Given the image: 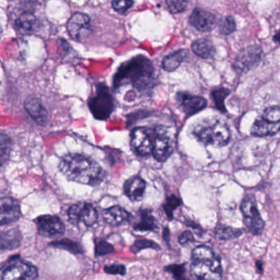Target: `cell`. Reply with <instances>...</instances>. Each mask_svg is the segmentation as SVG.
Returning <instances> with one entry per match:
<instances>
[{
	"label": "cell",
	"instance_id": "1",
	"mask_svg": "<svg viewBox=\"0 0 280 280\" xmlns=\"http://www.w3.org/2000/svg\"><path fill=\"white\" fill-rule=\"evenodd\" d=\"M59 169L68 180L90 186L102 182L105 173L92 159L80 154H68L61 159Z\"/></svg>",
	"mask_w": 280,
	"mask_h": 280
},
{
	"label": "cell",
	"instance_id": "2",
	"mask_svg": "<svg viewBox=\"0 0 280 280\" xmlns=\"http://www.w3.org/2000/svg\"><path fill=\"white\" fill-rule=\"evenodd\" d=\"M190 271L196 280H223L220 257L205 245L197 246L193 249Z\"/></svg>",
	"mask_w": 280,
	"mask_h": 280
},
{
	"label": "cell",
	"instance_id": "3",
	"mask_svg": "<svg viewBox=\"0 0 280 280\" xmlns=\"http://www.w3.org/2000/svg\"><path fill=\"white\" fill-rule=\"evenodd\" d=\"M153 67L147 58L137 57L123 64L114 76V86L131 83L139 89L149 85L153 76Z\"/></svg>",
	"mask_w": 280,
	"mask_h": 280
},
{
	"label": "cell",
	"instance_id": "4",
	"mask_svg": "<svg viewBox=\"0 0 280 280\" xmlns=\"http://www.w3.org/2000/svg\"><path fill=\"white\" fill-rule=\"evenodd\" d=\"M193 134L202 144L218 147H224L231 138L227 123L217 118L202 121L194 129Z\"/></svg>",
	"mask_w": 280,
	"mask_h": 280
},
{
	"label": "cell",
	"instance_id": "5",
	"mask_svg": "<svg viewBox=\"0 0 280 280\" xmlns=\"http://www.w3.org/2000/svg\"><path fill=\"white\" fill-rule=\"evenodd\" d=\"M39 272L34 264L13 257L2 267L1 280H38Z\"/></svg>",
	"mask_w": 280,
	"mask_h": 280
},
{
	"label": "cell",
	"instance_id": "6",
	"mask_svg": "<svg viewBox=\"0 0 280 280\" xmlns=\"http://www.w3.org/2000/svg\"><path fill=\"white\" fill-rule=\"evenodd\" d=\"M280 131V107L271 106L255 120L251 133L255 136H273Z\"/></svg>",
	"mask_w": 280,
	"mask_h": 280
},
{
	"label": "cell",
	"instance_id": "7",
	"mask_svg": "<svg viewBox=\"0 0 280 280\" xmlns=\"http://www.w3.org/2000/svg\"><path fill=\"white\" fill-rule=\"evenodd\" d=\"M240 209L243 216L244 224L249 232L252 235H261L264 230L265 223L260 213L254 195L249 194L244 197Z\"/></svg>",
	"mask_w": 280,
	"mask_h": 280
},
{
	"label": "cell",
	"instance_id": "8",
	"mask_svg": "<svg viewBox=\"0 0 280 280\" xmlns=\"http://www.w3.org/2000/svg\"><path fill=\"white\" fill-rule=\"evenodd\" d=\"M68 217L74 225L78 226L82 223L87 227H92L97 223L98 212L91 203L81 202L69 207Z\"/></svg>",
	"mask_w": 280,
	"mask_h": 280
},
{
	"label": "cell",
	"instance_id": "9",
	"mask_svg": "<svg viewBox=\"0 0 280 280\" xmlns=\"http://www.w3.org/2000/svg\"><path fill=\"white\" fill-rule=\"evenodd\" d=\"M90 109L98 119H105L112 113L113 98L106 87H99L96 95L90 100Z\"/></svg>",
	"mask_w": 280,
	"mask_h": 280
},
{
	"label": "cell",
	"instance_id": "10",
	"mask_svg": "<svg viewBox=\"0 0 280 280\" xmlns=\"http://www.w3.org/2000/svg\"><path fill=\"white\" fill-rule=\"evenodd\" d=\"M39 235L45 238H55L65 233V225L60 218L56 215H40L34 220Z\"/></svg>",
	"mask_w": 280,
	"mask_h": 280
},
{
	"label": "cell",
	"instance_id": "11",
	"mask_svg": "<svg viewBox=\"0 0 280 280\" xmlns=\"http://www.w3.org/2000/svg\"><path fill=\"white\" fill-rule=\"evenodd\" d=\"M67 28L73 39L81 41L91 33V19L84 13H74L68 21Z\"/></svg>",
	"mask_w": 280,
	"mask_h": 280
},
{
	"label": "cell",
	"instance_id": "12",
	"mask_svg": "<svg viewBox=\"0 0 280 280\" xmlns=\"http://www.w3.org/2000/svg\"><path fill=\"white\" fill-rule=\"evenodd\" d=\"M173 153V147L165 129L157 128L153 139L152 155L159 162H165Z\"/></svg>",
	"mask_w": 280,
	"mask_h": 280
},
{
	"label": "cell",
	"instance_id": "13",
	"mask_svg": "<svg viewBox=\"0 0 280 280\" xmlns=\"http://www.w3.org/2000/svg\"><path fill=\"white\" fill-rule=\"evenodd\" d=\"M131 144L134 151L140 156H147L153 151V139L145 128H136L131 132Z\"/></svg>",
	"mask_w": 280,
	"mask_h": 280
},
{
	"label": "cell",
	"instance_id": "14",
	"mask_svg": "<svg viewBox=\"0 0 280 280\" xmlns=\"http://www.w3.org/2000/svg\"><path fill=\"white\" fill-rule=\"evenodd\" d=\"M1 203V226L8 225L17 222L21 217V207L19 202L13 197H3Z\"/></svg>",
	"mask_w": 280,
	"mask_h": 280
},
{
	"label": "cell",
	"instance_id": "15",
	"mask_svg": "<svg viewBox=\"0 0 280 280\" xmlns=\"http://www.w3.org/2000/svg\"><path fill=\"white\" fill-rule=\"evenodd\" d=\"M191 26H194L199 32H206L215 28L216 25V18L215 15L208 11L197 8L189 19Z\"/></svg>",
	"mask_w": 280,
	"mask_h": 280
},
{
	"label": "cell",
	"instance_id": "16",
	"mask_svg": "<svg viewBox=\"0 0 280 280\" xmlns=\"http://www.w3.org/2000/svg\"><path fill=\"white\" fill-rule=\"evenodd\" d=\"M261 48L258 45L246 48L245 50L239 52L233 67L235 69H239L241 71L248 70L249 68H251L261 60Z\"/></svg>",
	"mask_w": 280,
	"mask_h": 280
},
{
	"label": "cell",
	"instance_id": "17",
	"mask_svg": "<svg viewBox=\"0 0 280 280\" xmlns=\"http://www.w3.org/2000/svg\"><path fill=\"white\" fill-rule=\"evenodd\" d=\"M146 182L139 176H135L126 181L123 185V191L126 197L131 202H139L144 197Z\"/></svg>",
	"mask_w": 280,
	"mask_h": 280
},
{
	"label": "cell",
	"instance_id": "18",
	"mask_svg": "<svg viewBox=\"0 0 280 280\" xmlns=\"http://www.w3.org/2000/svg\"><path fill=\"white\" fill-rule=\"evenodd\" d=\"M102 216L105 222L113 227L122 225L131 220L130 213L119 205H114L105 209Z\"/></svg>",
	"mask_w": 280,
	"mask_h": 280
},
{
	"label": "cell",
	"instance_id": "19",
	"mask_svg": "<svg viewBox=\"0 0 280 280\" xmlns=\"http://www.w3.org/2000/svg\"><path fill=\"white\" fill-rule=\"evenodd\" d=\"M132 226L135 230L155 231L158 228L157 220L152 215L151 209H140L134 218Z\"/></svg>",
	"mask_w": 280,
	"mask_h": 280
},
{
	"label": "cell",
	"instance_id": "20",
	"mask_svg": "<svg viewBox=\"0 0 280 280\" xmlns=\"http://www.w3.org/2000/svg\"><path fill=\"white\" fill-rule=\"evenodd\" d=\"M181 105L184 112L188 115H192L198 113L201 110H204L207 106V101L205 98L190 94H181Z\"/></svg>",
	"mask_w": 280,
	"mask_h": 280
},
{
	"label": "cell",
	"instance_id": "21",
	"mask_svg": "<svg viewBox=\"0 0 280 280\" xmlns=\"http://www.w3.org/2000/svg\"><path fill=\"white\" fill-rule=\"evenodd\" d=\"M25 109L31 117L39 124H45L48 118L47 110L37 98H30L25 101Z\"/></svg>",
	"mask_w": 280,
	"mask_h": 280
},
{
	"label": "cell",
	"instance_id": "22",
	"mask_svg": "<svg viewBox=\"0 0 280 280\" xmlns=\"http://www.w3.org/2000/svg\"><path fill=\"white\" fill-rule=\"evenodd\" d=\"M39 26V21L33 13H24L15 22L17 31L22 35L32 34Z\"/></svg>",
	"mask_w": 280,
	"mask_h": 280
},
{
	"label": "cell",
	"instance_id": "23",
	"mask_svg": "<svg viewBox=\"0 0 280 280\" xmlns=\"http://www.w3.org/2000/svg\"><path fill=\"white\" fill-rule=\"evenodd\" d=\"M21 234L19 228H11L1 233V249L13 250L21 246Z\"/></svg>",
	"mask_w": 280,
	"mask_h": 280
},
{
	"label": "cell",
	"instance_id": "24",
	"mask_svg": "<svg viewBox=\"0 0 280 280\" xmlns=\"http://www.w3.org/2000/svg\"><path fill=\"white\" fill-rule=\"evenodd\" d=\"M191 50L195 55L202 58H212L215 54V46L209 39H199L194 41Z\"/></svg>",
	"mask_w": 280,
	"mask_h": 280
},
{
	"label": "cell",
	"instance_id": "25",
	"mask_svg": "<svg viewBox=\"0 0 280 280\" xmlns=\"http://www.w3.org/2000/svg\"><path fill=\"white\" fill-rule=\"evenodd\" d=\"M187 53H188L187 50H182L173 53L172 55H168L167 57H165L163 60V68L165 71H174L184 61L186 57Z\"/></svg>",
	"mask_w": 280,
	"mask_h": 280
},
{
	"label": "cell",
	"instance_id": "26",
	"mask_svg": "<svg viewBox=\"0 0 280 280\" xmlns=\"http://www.w3.org/2000/svg\"><path fill=\"white\" fill-rule=\"evenodd\" d=\"M243 231L240 228H233L230 226L219 225L215 230V238L221 241H228L238 239L243 235Z\"/></svg>",
	"mask_w": 280,
	"mask_h": 280
},
{
	"label": "cell",
	"instance_id": "27",
	"mask_svg": "<svg viewBox=\"0 0 280 280\" xmlns=\"http://www.w3.org/2000/svg\"><path fill=\"white\" fill-rule=\"evenodd\" d=\"M229 94H230V91L224 87L214 90L211 93V97H212L213 101L215 102V106L218 110L222 111L223 113L227 112V110L224 106V100Z\"/></svg>",
	"mask_w": 280,
	"mask_h": 280
},
{
	"label": "cell",
	"instance_id": "28",
	"mask_svg": "<svg viewBox=\"0 0 280 280\" xmlns=\"http://www.w3.org/2000/svg\"><path fill=\"white\" fill-rule=\"evenodd\" d=\"M182 204L180 198L176 197L174 195L169 196L166 198V202L164 204V209L167 215L168 220H172L173 219V211Z\"/></svg>",
	"mask_w": 280,
	"mask_h": 280
},
{
	"label": "cell",
	"instance_id": "29",
	"mask_svg": "<svg viewBox=\"0 0 280 280\" xmlns=\"http://www.w3.org/2000/svg\"><path fill=\"white\" fill-rule=\"evenodd\" d=\"M50 245L55 246V247L63 248L64 250H67V251H71L74 254H80L83 251L78 244L74 243V242L70 241L68 239H63L60 242H55V243H53Z\"/></svg>",
	"mask_w": 280,
	"mask_h": 280
},
{
	"label": "cell",
	"instance_id": "30",
	"mask_svg": "<svg viewBox=\"0 0 280 280\" xmlns=\"http://www.w3.org/2000/svg\"><path fill=\"white\" fill-rule=\"evenodd\" d=\"M148 248L154 249V250H160V246L155 242L147 240V239H138L131 246V251L136 254V253L142 251L143 249Z\"/></svg>",
	"mask_w": 280,
	"mask_h": 280
},
{
	"label": "cell",
	"instance_id": "31",
	"mask_svg": "<svg viewBox=\"0 0 280 280\" xmlns=\"http://www.w3.org/2000/svg\"><path fill=\"white\" fill-rule=\"evenodd\" d=\"M165 270L171 273L175 280H189L187 276L185 264H172L165 268Z\"/></svg>",
	"mask_w": 280,
	"mask_h": 280
},
{
	"label": "cell",
	"instance_id": "32",
	"mask_svg": "<svg viewBox=\"0 0 280 280\" xmlns=\"http://www.w3.org/2000/svg\"><path fill=\"white\" fill-rule=\"evenodd\" d=\"M235 19L232 16H227L221 20L220 23V32L223 35H230L235 32Z\"/></svg>",
	"mask_w": 280,
	"mask_h": 280
},
{
	"label": "cell",
	"instance_id": "33",
	"mask_svg": "<svg viewBox=\"0 0 280 280\" xmlns=\"http://www.w3.org/2000/svg\"><path fill=\"white\" fill-rule=\"evenodd\" d=\"M114 251L113 245L102 240L95 241V256L102 257L105 255L110 254Z\"/></svg>",
	"mask_w": 280,
	"mask_h": 280
},
{
	"label": "cell",
	"instance_id": "34",
	"mask_svg": "<svg viewBox=\"0 0 280 280\" xmlns=\"http://www.w3.org/2000/svg\"><path fill=\"white\" fill-rule=\"evenodd\" d=\"M168 8L172 13H178L184 12L187 8V2L186 1H167Z\"/></svg>",
	"mask_w": 280,
	"mask_h": 280
},
{
	"label": "cell",
	"instance_id": "35",
	"mask_svg": "<svg viewBox=\"0 0 280 280\" xmlns=\"http://www.w3.org/2000/svg\"><path fill=\"white\" fill-rule=\"evenodd\" d=\"M104 270L106 274L109 275H126V267L123 264H110V265H105Z\"/></svg>",
	"mask_w": 280,
	"mask_h": 280
},
{
	"label": "cell",
	"instance_id": "36",
	"mask_svg": "<svg viewBox=\"0 0 280 280\" xmlns=\"http://www.w3.org/2000/svg\"><path fill=\"white\" fill-rule=\"evenodd\" d=\"M9 148H10L9 139L2 134V136H1V160H2V165L8 157Z\"/></svg>",
	"mask_w": 280,
	"mask_h": 280
},
{
	"label": "cell",
	"instance_id": "37",
	"mask_svg": "<svg viewBox=\"0 0 280 280\" xmlns=\"http://www.w3.org/2000/svg\"><path fill=\"white\" fill-rule=\"evenodd\" d=\"M132 5H133V2L131 1H113L112 2V7L113 9L120 13H125Z\"/></svg>",
	"mask_w": 280,
	"mask_h": 280
},
{
	"label": "cell",
	"instance_id": "38",
	"mask_svg": "<svg viewBox=\"0 0 280 280\" xmlns=\"http://www.w3.org/2000/svg\"><path fill=\"white\" fill-rule=\"evenodd\" d=\"M191 242H194V235L190 231H185L184 233H181L178 237V243L183 246H185Z\"/></svg>",
	"mask_w": 280,
	"mask_h": 280
},
{
	"label": "cell",
	"instance_id": "39",
	"mask_svg": "<svg viewBox=\"0 0 280 280\" xmlns=\"http://www.w3.org/2000/svg\"><path fill=\"white\" fill-rule=\"evenodd\" d=\"M257 269L258 274H262L263 272V262L261 261H257Z\"/></svg>",
	"mask_w": 280,
	"mask_h": 280
},
{
	"label": "cell",
	"instance_id": "40",
	"mask_svg": "<svg viewBox=\"0 0 280 280\" xmlns=\"http://www.w3.org/2000/svg\"><path fill=\"white\" fill-rule=\"evenodd\" d=\"M274 40L277 43H280V30L277 32V34L274 37Z\"/></svg>",
	"mask_w": 280,
	"mask_h": 280
}]
</instances>
